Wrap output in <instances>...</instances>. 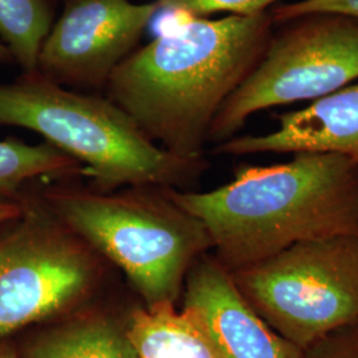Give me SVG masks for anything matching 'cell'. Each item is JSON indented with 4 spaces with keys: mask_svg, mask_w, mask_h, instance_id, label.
<instances>
[{
    "mask_svg": "<svg viewBox=\"0 0 358 358\" xmlns=\"http://www.w3.org/2000/svg\"><path fill=\"white\" fill-rule=\"evenodd\" d=\"M57 0H0V38L22 73L36 72L38 53L55 23Z\"/></svg>",
    "mask_w": 358,
    "mask_h": 358,
    "instance_id": "4fadbf2b",
    "label": "cell"
},
{
    "mask_svg": "<svg viewBox=\"0 0 358 358\" xmlns=\"http://www.w3.org/2000/svg\"><path fill=\"white\" fill-rule=\"evenodd\" d=\"M26 358H140L125 328L103 315H84L41 333Z\"/></svg>",
    "mask_w": 358,
    "mask_h": 358,
    "instance_id": "7c38bea8",
    "label": "cell"
},
{
    "mask_svg": "<svg viewBox=\"0 0 358 358\" xmlns=\"http://www.w3.org/2000/svg\"><path fill=\"white\" fill-rule=\"evenodd\" d=\"M313 13H334L358 20V0H297L280 4L271 11L275 23L289 22Z\"/></svg>",
    "mask_w": 358,
    "mask_h": 358,
    "instance_id": "2e32d148",
    "label": "cell"
},
{
    "mask_svg": "<svg viewBox=\"0 0 358 358\" xmlns=\"http://www.w3.org/2000/svg\"><path fill=\"white\" fill-rule=\"evenodd\" d=\"M159 10L202 17L215 13L231 15H256L266 13L269 7L280 0H154Z\"/></svg>",
    "mask_w": 358,
    "mask_h": 358,
    "instance_id": "9a60e30c",
    "label": "cell"
},
{
    "mask_svg": "<svg viewBox=\"0 0 358 358\" xmlns=\"http://www.w3.org/2000/svg\"><path fill=\"white\" fill-rule=\"evenodd\" d=\"M273 24L271 11L195 17L130 53L108 99L167 152L201 158L217 110L263 57Z\"/></svg>",
    "mask_w": 358,
    "mask_h": 358,
    "instance_id": "6da1fadb",
    "label": "cell"
},
{
    "mask_svg": "<svg viewBox=\"0 0 358 358\" xmlns=\"http://www.w3.org/2000/svg\"><path fill=\"white\" fill-rule=\"evenodd\" d=\"M198 217L229 272L304 241L358 235V165L332 153H296L272 166H241L207 192L164 189Z\"/></svg>",
    "mask_w": 358,
    "mask_h": 358,
    "instance_id": "7a4b0ae2",
    "label": "cell"
},
{
    "mask_svg": "<svg viewBox=\"0 0 358 358\" xmlns=\"http://www.w3.org/2000/svg\"><path fill=\"white\" fill-rule=\"evenodd\" d=\"M23 213H24L23 206L17 205V203L0 202V224L20 219Z\"/></svg>",
    "mask_w": 358,
    "mask_h": 358,
    "instance_id": "ac0fdd59",
    "label": "cell"
},
{
    "mask_svg": "<svg viewBox=\"0 0 358 358\" xmlns=\"http://www.w3.org/2000/svg\"><path fill=\"white\" fill-rule=\"evenodd\" d=\"M48 201L66 229L124 271L146 308L176 306L192 266L213 250L205 224L165 192H57Z\"/></svg>",
    "mask_w": 358,
    "mask_h": 358,
    "instance_id": "277c9868",
    "label": "cell"
},
{
    "mask_svg": "<svg viewBox=\"0 0 358 358\" xmlns=\"http://www.w3.org/2000/svg\"><path fill=\"white\" fill-rule=\"evenodd\" d=\"M13 63V55L7 45L0 41V64H11Z\"/></svg>",
    "mask_w": 358,
    "mask_h": 358,
    "instance_id": "d6986e66",
    "label": "cell"
},
{
    "mask_svg": "<svg viewBox=\"0 0 358 358\" xmlns=\"http://www.w3.org/2000/svg\"><path fill=\"white\" fill-rule=\"evenodd\" d=\"M303 358H358V321L321 337L303 350Z\"/></svg>",
    "mask_w": 358,
    "mask_h": 358,
    "instance_id": "e0dca14e",
    "label": "cell"
},
{
    "mask_svg": "<svg viewBox=\"0 0 358 358\" xmlns=\"http://www.w3.org/2000/svg\"><path fill=\"white\" fill-rule=\"evenodd\" d=\"M0 358H17V355L11 346L0 343Z\"/></svg>",
    "mask_w": 358,
    "mask_h": 358,
    "instance_id": "ffe728a7",
    "label": "cell"
},
{
    "mask_svg": "<svg viewBox=\"0 0 358 358\" xmlns=\"http://www.w3.org/2000/svg\"><path fill=\"white\" fill-rule=\"evenodd\" d=\"M272 34L254 71L223 103L207 142L219 145L243 128L256 112L317 100L358 80V20L313 13L285 22Z\"/></svg>",
    "mask_w": 358,
    "mask_h": 358,
    "instance_id": "8992f818",
    "label": "cell"
},
{
    "mask_svg": "<svg viewBox=\"0 0 358 358\" xmlns=\"http://www.w3.org/2000/svg\"><path fill=\"white\" fill-rule=\"evenodd\" d=\"M0 127L38 133L73 157L103 192L122 186L185 189L203 173L205 158H180L152 141L108 97L57 85L38 72L0 84Z\"/></svg>",
    "mask_w": 358,
    "mask_h": 358,
    "instance_id": "3957f363",
    "label": "cell"
},
{
    "mask_svg": "<svg viewBox=\"0 0 358 358\" xmlns=\"http://www.w3.org/2000/svg\"><path fill=\"white\" fill-rule=\"evenodd\" d=\"M158 11L155 1L65 0L41 45L36 72L68 90L106 88Z\"/></svg>",
    "mask_w": 358,
    "mask_h": 358,
    "instance_id": "ba28073f",
    "label": "cell"
},
{
    "mask_svg": "<svg viewBox=\"0 0 358 358\" xmlns=\"http://www.w3.org/2000/svg\"><path fill=\"white\" fill-rule=\"evenodd\" d=\"M85 176L73 157L48 142L28 145L16 140L0 141V194L13 195L27 180Z\"/></svg>",
    "mask_w": 358,
    "mask_h": 358,
    "instance_id": "5bb4252c",
    "label": "cell"
},
{
    "mask_svg": "<svg viewBox=\"0 0 358 358\" xmlns=\"http://www.w3.org/2000/svg\"><path fill=\"white\" fill-rule=\"evenodd\" d=\"M183 308L199 322L215 358H303L299 346L248 306L214 255L206 254L190 269Z\"/></svg>",
    "mask_w": 358,
    "mask_h": 358,
    "instance_id": "9c48e42d",
    "label": "cell"
},
{
    "mask_svg": "<svg viewBox=\"0 0 358 358\" xmlns=\"http://www.w3.org/2000/svg\"><path fill=\"white\" fill-rule=\"evenodd\" d=\"M230 275L248 306L301 350L358 321V235L299 242Z\"/></svg>",
    "mask_w": 358,
    "mask_h": 358,
    "instance_id": "5b68a950",
    "label": "cell"
},
{
    "mask_svg": "<svg viewBox=\"0 0 358 358\" xmlns=\"http://www.w3.org/2000/svg\"><path fill=\"white\" fill-rule=\"evenodd\" d=\"M99 278L94 251L51 210H24L0 238V338L77 307Z\"/></svg>",
    "mask_w": 358,
    "mask_h": 358,
    "instance_id": "52a82bcc",
    "label": "cell"
},
{
    "mask_svg": "<svg viewBox=\"0 0 358 358\" xmlns=\"http://www.w3.org/2000/svg\"><path fill=\"white\" fill-rule=\"evenodd\" d=\"M268 134L241 136L215 145L214 154L332 153L358 165V83L282 113Z\"/></svg>",
    "mask_w": 358,
    "mask_h": 358,
    "instance_id": "30bf717a",
    "label": "cell"
},
{
    "mask_svg": "<svg viewBox=\"0 0 358 358\" xmlns=\"http://www.w3.org/2000/svg\"><path fill=\"white\" fill-rule=\"evenodd\" d=\"M125 331L140 358H215L199 322L186 308H134Z\"/></svg>",
    "mask_w": 358,
    "mask_h": 358,
    "instance_id": "8fae6325",
    "label": "cell"
}]
</instances>
